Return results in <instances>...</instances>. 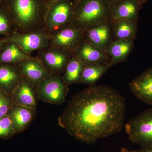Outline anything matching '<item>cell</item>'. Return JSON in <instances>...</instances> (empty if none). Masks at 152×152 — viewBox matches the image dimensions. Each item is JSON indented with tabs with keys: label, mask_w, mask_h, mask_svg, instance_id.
<instances>
[{
	"label": "cell",
	"mask_w": 152,
	"mask_h": 152,
	"mask_svg": "<svg viewBox=\"0 0 152 152\" xmlns=\"http://www.w3.org/2000/svg\"><path fill=\"white\" fill-rule=\"evenodd\" d=\"M137 152H152V147H142L141 149L137 151Z\"/></svg>",
	"instance_id": "26"
},
{
	"label": "cell",
	"mask_w": 152,
	"mask_h": 152,
	"mask_svg": "<svg viewBox=\"0 0 152 152\" xmlns=\"http://www.w3.org/2000/svg\"><path fill=\"white\" fill-rule=\"evenodd\" d=\"M2 43L0 42V48H1V46Z\"/></svg>",
	"instance_id": "30"
},
{
	"label": "cell",
	"mask_w": 152,
	"mask_h": 152,
	"mask_svg": "<svg viewBox=\"0 0 152 152\" xmlns=\"http://www.w3.org/2000/svg\"><path fill=\"white\" fill-rule=\"evenodd\" d=\"M71 7L66 3H61L55 7L52 13V21L56 24H61L65 22L71 12Z\"/></svg>",
	"instance_id": "20"
},
{
	"label": "cell",
	"mask_w": 152,
	"mask_h": 152,
	"mask_svg": "<svg viewBox=\"0 0 152 152\" xmlns=\"http://www.w3.org/2000/svg\"><path fill=\"white\" fill-rule=\"evenodd\" d=\"M126 110V100L118 91L93 86L72 98L59 124L76 140L91 145L121 130Z\"/></svg>",
	"instance_id": "1"
},
{
	"label": "cell",
	"mask_w": 152,
	"mask_h": 152,
	"mask_svg": "<svg viewBox=\"0 0 152 152\" xmlns=\"http://www.w3.org/2000/svg\"><path fill=\"white\" fill-rule=\"evenodd\" d=\"M16 133L10 116L7 115L0 118V138H9Z\"/></svg>",
	"instance_id": "21"
},
{
	"label": "cell",
	"mask_w": 152,
	"mask_h": 152,
	"mask_svg": "<svg viewBox=\"0 0 152 152\" xmlns=\"http://www.w3.org/2000/svg\"><path fill=\"white\" fill-rule=\"evenodd\" d=\"M122 1L123 0H108V2L110 7H111Z\"/></svg>",
	"instance_id": "27"
},
{
	"label": "cell",
	"mask_w": 152,
	"mask_h": 152,
	"mask_svg": "<svg viewBox=\"0 0 152 152\" xmlns=\"http://www.w3.org/2000/svg\"><path fill=\"white\" fill-rule=\"evenodd\" d=\"M8 28V20L5 16L0 12V33L5 32Z\"/></svg>",
	"instance_id": "25"
},
{
	"label": "cell",
	"mask_w": 152,
	"mask_h": 152,
	"mask_svg": "<svg viewBox=\"0 0 152 152\" xmlns=\"http://www.w3.org/2000/svg\"><path fill=\"white\" fill-rule=\"evenodd\" d=\"M83 69L81 62L77 60H72L67 66L65 75L66 82L71 83L80 81Z\"/></svg>",
	"instance_id": "18"
},
{
	"label": "cell",
	"mask_w": 152,
	"mask_h": 152,
	"mask_svg": "<svg viewBox=\"0 0 152 152\" xmlns=\"http://www.w3.org/2000/svg\"><path fill=\"white\" fill-rule=\"evenodd\" d=\"M12 40L18 44L26 52H30L38 49L42 43L40 36L37 34H31L15 37Z\"/></svg>",
	"instance_id": "12"
},
{
	"label": "cell",
	"mask_w": 152,
	"mask_h": 152,
	"mask_svg": "<svg viewBox=\"0 0 152 152\" xmlns=\"http://www.w3.org/2000/svg\"><path fill=\"white\" fill-rule=\"evenodd\" d=\"M12 108V100L4 91H0V118L7 115Z\"/></svg>",
	"instance_id": "24"
},
{
	"label": "cell",
	"mask_w": 152,
	"mask_h": 152,
	"mask_svg": "<svg viewBox=\"0 0 152 152\" xmlns=\"http://www.w3.org/2000/svg\"><path fill=\"white\" fill-rule=\"evenodd\" d=\"M12 9L20 21L28 23L35 16L37 6L34 0H14Z\"/></svg>",
	"instance_id": "8"
},
{
	"label": "cell",
	"mask_w": 152,
	"mask_h": 152,
	"mask_svg": "<svg viewBox=\"0 0 152 152\" xmlns=\"http://www.w3.org/2000/svg\"><path fill=\"white\" fill-rule=\"evenodd\" d=\"M120 152H137V151H129V150L127 149L122 148L121 150V151Z\"/></svg>",
	"instance_id": "29"
},
{
	"label": "cell",
	"mask_w": 152,
	"mask_h": 152,
	"mask_svg": "<svg viewBox=\"0 0 152 152\" xmlns=\"http://www.w3.org/2000/svg\"><path fill=\"white\" fill-rule=\"evenodd\" d=\"M56 1H58V0H56Z\"/></svg>",
	"instance_id": "32"
},
{
	"label": "cell",
	"mask_w": 152,
	"mask_h": 152,
	"mask_svg": "<svg viewBox=\"0 0 152 152\" xmlns=\"http://www.w3.org/2000/svg\"><path fill=\"white\" fill-rule=\"evenodd\" d=\"M134 22L129 20L119 21L116 28V35L121 40H126L135 34L136 26Z\"/></svg>",
	"instance_id": "19"
},
{
	"label": "cell",
	"mask_w": 152,
	"mask_h": 152,
	"mask_svg": "<svg viewBox=\"0 0 152 152\" xmlns=\"http://www.w3.org/2000/svg\"><path fill=\"white\" fill-rule=\"evenodd\" d=\"M14 100L17 105L34 108L35 95L32 89L26 83H22L14 94Z\"/></svg>",
	"instance_id": "9"
},
{
	"label": "cell",
	"mask_w": 152,
	"mask_h": 152,
	"mask_svg": "<svg viewBox=\"0 0 152 152\" xmlns=\"http://www.w3.org/2000/svg\"><path fill=\"white\" fill-rule=\"evenodd\" d=\"M45 60L50 67L54 69H61L65 62L64 56L57 53H48L45 55Z\"/></svg>",
	"instance_id": "23"
},
{
	"label": "cell",
	"mask_w": 152,
	"mask_h": 152,
	"mask_svg": "<svg viewBox=\"0 0 152 152\" xmlns=\"http://www.w3.org/2000/svg\"><path fill=\"white\" fill-rule=\"evenodd\" d=\"M39 97L50 103L61 104L65 101L67 90L58 79L46 80L42 84L39 91Z\"/></svg>",
	"instance_id": "4"
},
{
	"label": "cell",
	"mask_w": 152,
	"mask_h": 152,
	"mask_svg": "<svg viewBox=\"0 0 152 152\" xmlns=\"http://www.w3.org/2000/svg\"><path fill=\"white\" fill-rule=\"evenodd\" d=\"M17 79L16 73L12 69L6 66H0V88L4 91L10 90L16 83Z\"/></svg>",
	"instance_id": "15"
},
{
	"label": "cell",
	"mask_w": 152,
	"mask_h": 152,
	"mask_svg": "<svg viewBox=\"0 0 152 152\" xmlns=\"http://www.w3.org/2000/svg\"><path fill=\"white\" fill-rule=\"evenodd\" d=\"M80 54L86 61L92 64H100L104 58L100 50L89 44L82 47Z\"/></svg>",
	"instance_id": "17"
},
{
	"label": "cell",
	"mask_w": 152,
	"mask_h": 152,
	"mask_svg": "<svg viewBox=\"0 0 152 152\" xmlns=\"http://www.w3.org/2000/svg\"><path fill=\"white\" fill-rule=\"evenodd\" d=\"M78 1H83V0H78Z\"/></svg>",
	"instance_id": "31"
},
{
	"label": "cell",
	"mask_w": 152,
	"mask_h": 152,
	"mask_svg": "<svg viewBox=\"0 0 152 152\" xmlns=\"http://www.w3.org/2000/svg\"><path fill=\"white\" fill-rule=\"evenodd\" d=\"M77 33L71 29H66L59 33L56 37V40L58 45L67 46L75 40Z\"/></svg>",
	"instance_id": "22"
},
{
	"label": "cell",
	"mask_w": 152,
	"mask_h": 152,
	"mask_svg": "<svg viewBox=\"0 0 152 152\" xmlns=\"http://www.w3.org/2000/svg\"><path fill=\"white\" fill-rule=\"evenodd\" d=\"M111 15L108 0H83L77 13L79 21L88 25H99Z\"/></svg>",
	"instance_id": "3"
},
{
	"label": "cell",
	"mask_w": 152,
	"mask_h": 152,
	"mask_svg": "<svg viewBox=\"0 0 152 152\" xmlns=\"http://www.w3.org/2000/svg\"><path fill=\"white\" fill-rule=\"evenodd\" d=\"M129 87L136 97L152 106V67L131 82Z\"/></svg>",
	"instance_id": "5"
},
{
	"label": "cell",
	"mask_w": 152,
	"mask_h": 152,
	"mask_svg": "<svg viewBox=\"0 0 152 152\" xmlns=\"http://www.w3.org/2000/svg\"><path fill=\"white\" fill-rule=\"evenodd\" d=\"M10 117L16 132L24 130L31 122L34 117V108L16 105L10 111Z\"/></svg>",
	"instance_id": "7"
},
{
	"label": "cell",
	"mask_w": 152,
	"mask_h": 152,
	"mask_svg": "<svg viewBox=\"0 0 152 152\" xmlns=\"http://www.w3.org/2000/svg\"><path fill=\"white\" fill-rule=\"evenodd\" d=\"M125 129L132 142L142 147H152V108L131 119Z\"/></svg>",
	"instance_id": "2"
},
{
	"label": "cell",
	"mask_w": 152,
	"mask_h": 152,
	"mask_svg": "<svg viewBox=\"0 0 152 152\" xmlns=\"http://www.w3.org/2000/svg\"><path fill=\"white\" fill-rule=\"evenodd\" d=\"M22 72L27 77L34 82L42 80L46 75L45 71L40 64L32 61L24 64Z\"/></svg>",
	"instance_id": "14"
},
{
	"label": "cell",
	"mask_w": 152,
	"mask_h": 152,
	"mask_svg": "<svg viewBox=\"0 0 152 152\" xmlns=\"http://www.w3.org/2000/svg\"><path fill=\"white\" fill-rule=\"evenodd\" d=\"M138 2L139 3V4L141 6V7H142L144 4H145L148 1V0H137Z\"/></svg>",
	"instance_id": "28"
},
{
	"label": "cell",
	"mask_w": 152,
	"mask_h": 152,
	"mask_svg": "<svg viewBox=\"0 0 152 152\" xmlns=\"http://www.w3.org/2000/svg\"><path fill=\"white\" fill-rule=\"evenodd\" d=\"M108 66L101 64H91L83 68L80 81L93 85L105 72Z\"/></svg>",
	"instance_id": "10"
},
{
	"label": "cell",
	"mask_w": 152,
	"mask_h": 152,
	"mask_svg": "<svg viewBox=\"0 0 152 152\" xmlns=\"http://www.w3.org/2000/svg\"><path fill=\"white\" fill-rule=\"evenodd\" d=\"M137 0H123L110 7L111 15L117 20L134 21L141 8Z\"/></svg>",
	"instance_id": "6"
},
{
	"label": "cell",
	"mask_w": 152,
	"mask_h": 152,
	"mask_svg": "<svg viewBox=\"0 0 152 152\" xmlns=\"http://www.w3.org/2000/svg\"><path fill=\"white\" fill-rule=\"evenodd\" d=\"M31 59V58L21 51L16 45L12 44L8 47L3 52L0 60L2 62L13 63Z\"/></svg>",
	"instance_id": "16"
},
{
	"label": "cell",
	"mask_w": 152,
	"mask_h": 152,
	"mask_svg": "<svg viewBox=\"0 0 152 152\" xmlns=\"http://www.w3.org/2000/svg\"><path fill=\"white\" fill-rule=\"evenodd\" d=\"M88 36L90 40L94 46L103 48L108 42L110 30L105 25H97L90 30Z\"/></svg>",
	"instance_id": "11"
},
{
	"label": "cell",
	"mask_w": 152,
	"mask_h": 152,
	"mask_svg": "<svg viewBox=\"0 0 152 152\" xmlns=\"http://www.w3.org/2000/svg\"><path fill=\"white\" fill-rule=\"evenodd\" d=\"M132 42L126 40H121L112 44L110 52L113 57V63L118 62L124 58L131 50Z\"/></svg>",
	"instance_id": "13"
}]
</instances>
